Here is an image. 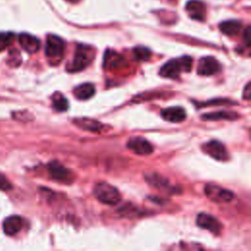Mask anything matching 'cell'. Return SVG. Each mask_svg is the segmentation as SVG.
I'll return each instance as SVG.
<instances>
[{
    "mask_svg": "<svg viewBox=\"0 0 251 251\" xmlns=\"http://www.w3.org/2000/svg\"><path fill=\"white\" fill-rule=\"evenodd\" d=\"M48 173L54 180L62 183L69 184L74 179V175L72 171L57 162H52L48 165Z\"/></svg>",
    "mask_w": 251,
    "mask_h": 251,
    "instance_id": "8992f818",
    "label": "cell"
},
{
    "mask_svg": "<svg viewBox=\"0 0 251 251\" xmlns=\"http://www.w3.org/2000/svg\"><path fill=\"white\" fill-rule=\"evenodd\" d=\"M238 115L234 112H230V111H217V112H211V113H207L201 116L202 120L205 121H219V120H235L237 119Z\"/></svg>",
    "mask_w": 251,
    "mask_h": 251,
    "instance_id": "d6986e66",
    "label": "cell"
},
{
    "mask_svg": "<svg viewBox=\"0 0 251 251\" xmlns=\"http://www.w3.org/2000/svg\"><path fill=\"white\" fill-rule=\"evenodd\" d=\"M161 117L170 123H180L185 120L186 114L181 107H169L161 111Z\"/></svg>",
    "mask_w": 251,
    "mask_h": 251,
    "instance_id": "5bb4252c",
    "label": "cell"
},
{
    "mask_svg": "<svg viewBox=\"0 0 251 251\" xmlns=\"http://www.w3.org/2000/svg\"><path fill=\"white\" fill-rule=\"evenodd\" d=\"M94 49L85 44H78L75 48L74 58L67 67L68 72L76 73L85 69L94 59Z\"/></svg>",
    "mask_w": 251,
    "mask_h": 251,
    "instance_id": "6da1fadb",
    "label": "cell"
},
{
    "mask_svg": "<svg viewBox=\"0 0 251 251\" xmlns=\"http://www.w3.org/2000/svg\"><path fill=\"white\" fill-rule=\"evenodd\" d=\"M221 71V65L217 59L206 56L200 59L197 66V73L200 75H212Z\"/></svg>",
    "mask_w": 251,
    "mask_h": 251,
    "instance_id": "ba28073f",
    "label": "cell"
},
{
    "mask_svg": "<svg viewBox=\"0 0 251 251\" xmlns=\"http://www.w3.org/2000/svg\"><path fill=\"white\" fill-rule=\"evenodd\" d=\"M95 93V86L92 83H82L74 89V95L78 100H88Z\"/></svg>",
    "mask_w": 251,
    "mask_h": 251,
    "instance_id": "ac0fdd59",
    "label": "cell"
},
{
    "mask_svg": "<svg viewBox=\"0 0 251 251\" xmlns=\"http://www.w3.org/2000/svg\"><path fill=\"white\" fill-rule=\"evenodd\" d=\"M52 106L58 112H65L69 108L67 98L61 93H55L52 96Z\"/></svg>",
    "mask_w": 251,
    "mask_h": 251,
    "instance_id": "44dd1931",
    "label": "cell"
},
{
    "mask_svg": "<svg viewBox=\"0 0 251 251\" xmlns=\"http://www.w3.org/2000/svg\"><path fill=\"white\" fill-rule=\"evenodd\" d=\"M11 188H12L11 182L8 180V178L4 175L0 174V190L6 191Z\"/></svg>",
    "mask_w": 251,
    "mask_h": 251,
    "instance_id": "cb8c5ba5",
    "label": "cell"
},
{
    "mask_svg": "<svg viewBox=\"0 0 251 251\" xmlns=\"http://www.w3.org/2000/svg\"><path fill=\"white\" fill-rule=\"evenodd\" d=\"M145 177H146L147 182L149 184H151L152 186H155L159 189L169 190L171 192H174V187L172 185H170L168 179H166L162 176H160L158 174H148V175H146Z\"/></svg>",
    "mask_w": 251,
    "mask_h": 251,
    "instance_id": "e0dca14e",
    "label": "cell"
},
{
    "mask_svg": "<svg viewBox=\"0 0 251 251\" xmlns=\"http://www.w3.org/2000/svg\"><path fill=\"white\" fill-rule=\"evenodd\" d=\"M202 149L212 158L219 161H226L228 159V153L225 145L218 140H210L202 145Z\"/></svg>",
    "mask_w": 251,
    "mask_h": 251,
    "instance_id": "52a82bcc",
    "label": "cell"
},
{
    "mask_svg": "<svg viewBox=\"0 0 251 251\" xmlns=\"http://www.w3.org/2000/svg\"><path fill=\"white\" fill-rule=\"evenodd\" d=\"M73 123L79 128L86 130V131H91V132H96V133H101L107 130L109 127L106 125L101 124L100 122L89 119V118H76L73 121Z\"/></svg>",
    "mask_w": 251,
    "mask_h": 251,
    "instance_id": "8fae6325",
    "label": "cell"
},
{
    "mask_svg": "<svg viewBox=\"0 0 251 251\" xmlns=\"http://www.w3.org/2000/svg\"><path fill=\"white\" fill-rule=\"evenodd\" d=\"M93 193H94V196L100 202L107 205H116L122 199L119 190L115 186L103 181L98 182L94 186Z\"/></svg>",
    "mask_w": 251,
    "mask_h": 251,
    "instance_id": "3957f363",
    "label": "cell"
},
{
    "mask_svg": "<svg viewBox=\"0 0 251 251\" xmlns=\"http://www.w3.org/2000/svg\"><path fill=\"white\" fill-rule=\"evenodd\" d=\"M185 9L189 15V17L193 20L203 21L206 15V7L205 4L200 0H189L186 3Z\"/></svg>",
    "mask_w": 251,
    "mask_h": 251,
    "instance_id": "4fadbf2b",
    "label": "cell"
},
{
    "mask_svg": "<svg viewBox=\"0 0 251 251\" xmlns=\"http://www.w3.org/2000/svg\"><path fill=\"white\" fill-rule=\"evenodd\" d=\"M245 100H249L250 99V84L247 83L245 88H244V91H243V96H242Z\"/></svg>",
    "mask_w": 251,
    "mask_h": 251,
    "instance_id": "484cf974",
    "label": "cell"
},
{
    "mask_svg": "<svg viewBox=\"0 0 251 251\" xmlns=\"http://www.w3.org/2000/svg\"><path fill=\"white\" fill-rule=\"evenodd\" d=\"M23 226V219L20 216H10L3 222V230L7 235H15Z\"/></svg>",
    "mask_w": 251,
    "mask_h": 251,
    "instance_id": "2e32d148",
    "label": "cell"
},
{
    "mask_svg": "<svg viewBox=\"0 0 251 251\" xmlns=\"http://www.w3.org/2000/svg\"><path fill=\"white\" fill-rule=\"evenodd\" d=\"M244 41L247 47L250 46V27L247 26L244 31Z\"/></svg>",
    "mask_w": 251,
    "mask_h": 251,
    "instance_id": "d4e9b609",
    "label": "cell"
},
{
    "mask_svg": "<svg viewBox=\"0 0 251 251\" xmlns=\"http://www.w3.org/2000/svg\"><path fill=\"white\" fill-rule=\"evenodd\" d=\"M196 224L201 228L207 229L214 234H219L222 230V224L213 216L205 213H201L197 216Z\"/></svg>",
    "mask_w": 251,
    "mask_h": 251,
    "instance_id": "30bf717a",
    "label": "cell"
},
{
    "mask_svg": "<svg viewBox=\"0 0 251 251\" xmlns=\"http://www.w3.org/2000/svg\"><path fill=\"white\" fill-rule=\"evenodd\" d=\"M19 42L22 48L27 53H35L40 47V41L35 36L29 33H21L19 36Z\"/></svg>",
    "mask_w": 251,
    "mask_h": 251,
    "instance_id": "9a60e30c",
    "label": "cell"
},
{
    "mask_svg": "<svg viewBox=\"0 0 251 251\" xmlns=\"http://www.w3.org/2000/svg\"><path fill=\"white\" fill-rule=\"evenodd\" d=\"M14 34L11 32H0V51H3L12 44Z\"/></svg>",
    "mask_w": 251,
    "mask_h": 251,
    "instance_id": "603a6c76",
    "label": "cell"
},
{
    "mask_svg": "<svg viewBox=\"0 0 251 251\" xmlns=\"http://www.w3.org/2000/svg\"><path fill=\"white\" fill-rule=\"evenodd\" d=\"M125 57L114 50H107L104 55L103 67L107 70L120 69L126 65Z\"/></svg>",
    "mask_w": 251,
    "mask_h": 251,
    "instance_id": "7c38bea8",
    "label": "cell"
},
{
    "mask_svg": "<svg viewBox=\"0 0 251 251\" xmlns=\"http://www.w3.org/2000/svg\"><path fill=\"white\" fill-rule=\"evenodd\" d=\"M69 2H72V3H76V2H78L79 0H68Z\"/></svg>",
    "mask_w": 251,
    "mask_h": 251,
    "instance_id": "4316f807",
    "label": "cell"
},
{
    "mask_svg": "<svg viewBox=\"0 0 251 251\" xmlns=\"http://www.w3.org/2000/svg\"><path fill=\"white\" fill-rule=\"evenodd\" d=\"M204 191L209 199L216 203H227L233 199V193L223 187H220L215 184H207L204 188Z\"/></svg>",
    "mask_w": 251,
    "mask_h": 251,
    "instance_id": "5b68a950",
    "label": "cell"
},
{
    "mask_svg": "<svg viewBox=\"0 0 251 251\" xmlns=\"http://www.w3.org/2000/svg\"><path fill=\"white\" fill-rule=\"evenodd\" d=\"M191 67L192 59L189 56H182L164 64L160 69V75L167 78H176L182 72H189Z\"/></svg>",
    "mask_w": 251,
    "mask_h": 251,
    "instance_id": "7a4b0ae2",
    "label": "cell"
},
{
    "mask_svg": "<svg viewBox=\"0 0 251 251\" xmlns=\"http://www.w3.org/2000/svg\"><path fill=\"white\" fill-rule=\"evenodd\" d=\"M219 27L223 33L228 36H233V35H236L241 29V23L236 20L225 21L220 24Z\"/></svg>",
    "mask_w": 251,
    "mask_h": 251,
    "instance_id": "ffe728a7",
    "label": "cell"
},
{
    "mask_svg": "<svg viewBox=\"0 0 251 251\" xmlns=\"http://www.w3.org/2000/svg\"><path fill=\"white\" fill-rule=\"evenodd\" d=\"M127 147L137 155L146 156L153 152L152 144L141 136L131 137L127 142Z\"/></svg>",
    "mask_w": 251,
    "mask_h": 251,
    "instance_id": "9c48e42d",
    "label": "cell"
},
{
    "mask_svg": "<svg viewBox=\"0 0 251 251\" xmlns=\"http://www.w3.org/2000/svg\"><path fill=\"white\" fill-rule=\"evenodd\" d=\"M65 52V42L64 40L54 34L47 36L45 45V55L50 63H59Z\"/></svg>",
    "mask_w": 251,
    "mask_h": 251,
    "instance_id": "277c9868",
    "label": "cell"
},
{
    "mask_svg": "<svg viewBox=\"0 0 251 251\" xmlns=\"http://www.w3.org/2000/svg\"><path fill=\"white\" fill-rule=\"evenodd\" d=\"M133 56L137 61H147L151 56V51L143 46H137L133 49Z\"/></svg>",
    "mask_w": 251,
    "mask_h": 251,
    "instance_id": "7402d4cb",
    "label": "cell"
}]
</instances>
